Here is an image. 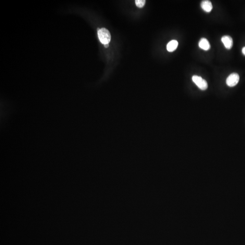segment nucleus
Masks as SVG:
<instances>
[{
  "label": "nucleus",
  "instance_id": "nucleus-4",
  "mask_svg": "<svg viewBox=\"0 0 245 245\" xmlns=\"http://www.w3.org/2000/svg\"><path fill=\"white\" fill-rule=\"evenodd\" d=\"M222 42L226 48L231 49L233 47V40L231 37L229 36H224L221 39Z\"/></svg>",
  "mask_w": 245,
  "mask_h": 245
},
{
  "label": "nucleus",
  "instance_id": "nucleus-9",
  "mask_svg": "<svg viewBox=\"0 0 245 245\" xmlns=\"http://www.w3.org/2000/svg\"><path fill=\"white\" fill-rule=\"evenodd\" d=\"M242 53L244 55H245V47H244L242 49Z\"/></svg>",
  "mask_w": 245,
  "mask_h": 245
},
{
  "label": "nucleus",
  "instance_id": "nucleus-6",
  "mask_svg": "<svg viewBox=\"0 0 245 245\" xmlns=\"http://www.w3.org/2000/svg\"><path fill=\"white\" fill-rule=\"evenodd\" d=\"M199 47L204 51H208L211 48L210 44L207 39L202 38L201 39L198 43Z\"/></svg>",
  "mask_w": 245,
  "mask_h": 245
},
{
  "label": "nucleus",
  "instance_id": "nucleus-8",
  "mask_svg": "<svg viewBox=\"0 0 245 245\" xmlns=\"http://www.w3.org/2000/svg\"><path fill=\"white\" fill-rule=\"evenodd\" d=\"M146 1L145 0H136L135 1L136 5L139 8L144 7Z\"/></svg>",
  "mask_w": 245,
  "mask_h": 245
},
{
  "label": "nucleus",
  "instance_id": "nucleus-5",
  "mask_svg": "<svg viewBox=\"0 0 245 245\" xmlns=\"http://www.w3.org/2000/svg\"><path fill=\"white\" fill-rule=\"evenodd\" d=\"M201 6L203 11L208 13L211 12L213 7L211 2L208 0L202 1L201 4Z\"/></svg>",
  "mask_w": 245,
  "mask_h": 245
},
{
  "label": "nucleus",
  "instance_id": "nucleus-1",
  "mask_svg": "<svg viewBox=\"0 0 245 245\" xmlns=\"http://www.w3.org/2000/svg\"><path fill=\"white\" fill-rule=\"evenodd\" d=\"M98 37L100 42L103 45L109 44L111 40V35L110 31L105 28H98Z\"/></svg>",
  "mask_w": 245,
  "mask_h": 245
},
{
  "label": "nucleus",
  "instance_id": "nucleus-10",
  "mask_svg": "<svg viewBox=\"0 0 245 245\" xmlns=\"http://www.w3.org/2000/svg\"><path fill=\"white\" fill-rule=\"evenodd\" d=\"M104 47H105V48L109 47V44H105V45H104Z\"/></svg>",
  "mask_w": 245,
  "mask_h": 245
},
{
  "label": "nucleus",
  "instance_id": "nucleus-2",
  "mask_svg": "<svg viewBox=\"0 0 245 245\" xmlns=\"http://www.w3.org/2000/svg\"><path fill=\"white\" fill-rule=\"evenodd\" d=\"M193 82L197 85V86L202 90H205L208 88V84L207 81L199 76L194 75L192 77Z\"/></svg>",
  "mask_w": 245,
  "mask_h": 245
},
{
  "label": "nucleus",
  "instance_id": "nucleus-3",
  "mask_svg": "<svg viewBox=\"0 0 245 245\" xmlns=\"http://www.w3.org/2000/svg\"><path fill=\"white\" fill-rule=\"evenodd\" d=\"M239 79L240 77L238 74L233 73L230 74L226 79V85L231 87L235 86L238 84Z\"/></svg>",
  "mask_w": 245,
  "mask_h": 245
},
{
  "label": "nucleus",
  "instance_id": "nucleus-7",
  "mask_svg": "<svg viewBox=\"0 0 245 245\" xmlns=\"http://www.w3.org/2000/svg\"><path fill=\"white\" fill-rule=\"evenodd\" d=\"M178 43L177 40H172L170 41L167 46V49L168 51L172 52L175 51L178 47Z\"/></svg>",
  "mask_w": 245,
  "mask_h": 245
}]
</instances>
